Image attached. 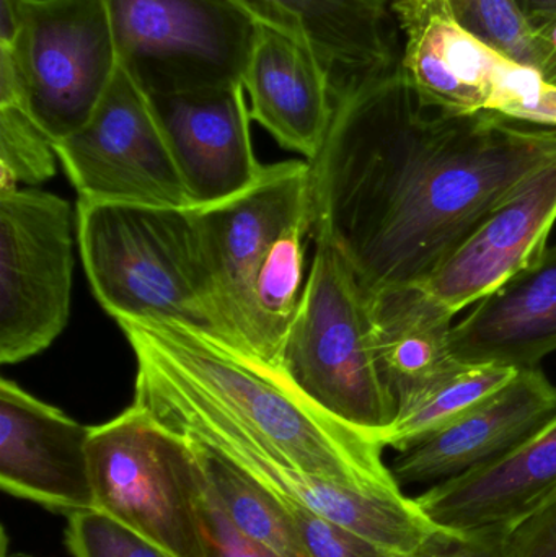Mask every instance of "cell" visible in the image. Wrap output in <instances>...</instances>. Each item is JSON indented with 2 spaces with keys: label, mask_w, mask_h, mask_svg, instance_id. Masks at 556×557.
Returning a JSON list of instances; mask_svg holds the SVG:
<instances>
[{
  "label": "cell",
  "mask_w": 556,
  "mask_h": 557,
  "mask_svg": "<svg viewBox=\"0 0 556 557\" xmlns=\"http://www.w3.org/2000/svg\"><path fill=\"white\" fill-rule=\"evenodd\" d=\"M65 546L72 557H170L98 510L67 516Z\"/></svg>",
  "instance_id": "cell-27"
},
{
  "label": "cell",
  "mask_w": 556,
  "mask_h": 557,
  "mask_svg": "<svg viewBox=\"0 0 556 557\" xmlns=\"http://www.w3.org/2000/svg\"><path fill=\"white\" fill-rule=\"evenodd\" d=\"M368 298L379 357L398 405L459 363L453 352L456 313L427 285L387 288Z\"/></svg>",
  "instance_id": "cell-21"
},
{
  "label": "cell",
  "mask_w": 556,
  "mask_h": 557,
  "mask_svg": "<svg viewBox=\"0 0 556 557\" xmlns=\"http://www.w3.org/2000/svg\"><path fill=\"white\" fill-rule=\"evenodd\" d=\"M258 25L316 52L332 87L394 64L385 36L388 0H234Z\"/></svg>",
  "instance_id": "cell-20"
},
{
  "label": "cell",
  "mask_w": 556,
  "mask_h": 557,
  "mask_svg": "<svg viewBox=\"0 0 556 557\" xmlns=\"http://www.w3.org/2000/svg\"><path fill=\"white\" fill-rule=\"evenodd\" d=\"M532 32L556 20V0H516Z\"/></svg>",
  "instance_id": "cell-33"
},
{
  "label": "cell",
  "mask_w": 556,
  "mask_h": 557,
  "mask_svg": "<svg viewBox=\"0 0 556 557\" xmlns=\"http://www.w3.org/2000/svg\"><path fill=\"white\" fill-rule=\"evenodd\" d=\"M185 441L195 450L222 509L245 536L281 557H310L286 500L274 496L211 448Z\"/></svg>",
  "instance_id": "cell-23"
},
{
  "label": "cell",
  "mask_w": 556,
  "mask_h": 557,
  "mask_svg": "<svg viewBox=\"0 0 556 557\" xmlns=\"http://www.w3.org/2000/svg\"><path fill=\"white\" fill-rule=\"evenodd\" d=\"M202 539L208 557H281L245 536L228 519L206 480L201 499Z\"/></svg>",
  "instance_id": "cell-29"
},
{
  "label": "cell",
  "mask_w": 556,
  "mask_h": 557,
  "mask_svg": "<svg viewBox=\"0 0 556 557\" xmlns=\"http://www.w3.org/2000/svg\"><path fill=\"white\" fill-rule=\"evenodd\" d=\"M95 510L170 557H208L201 499L206 476L191 445L131 405L91 428Z\"/></svg>",
  "instance_id": "cell-7"
},
{
  "label": "cell",
  "mask_w": 556,
  "mask_h": 557,
  "mask_svg": "<svg viewBox=\"0 0 556 557\" xmlns=\"http://www.w3.org/2000/svg\"><path fill=\"white\" fill-rule=\"evenodd\" d=\"M457 22L490 48L542 72L544 51L516 0H447Z\"/></svg>",
  "instance_id": "cell-24"
},
{
  "label": "cell",
  "mask_w": 556,
  "mask_h": 557,
  "mask_svg": "<svg viewBox=\"0 0 556 557\" xmlns=\"http://www.w3.org/2000/svg\"><path fill=\"white\" fill-rule=\"evenodd\" d=\"M534 35L539 45H541L542 51H544L542 75H544L545 81L556 85V20L542 26V28L535 29Z\"/></svg>",
  "instance_id": "cell-34"
},
{
  "label": "cell",
  "mask_w": 556,
  "mask_h": 557,
  "mask_svg": "<svg viewBox=\"0 0 556 557\" xmlns=\"http://www.w3.org/2000/svg\"><path fill=\"white\" fill-rule=\"evenodd\" d=\"M3 542H2V557H32V556H25V555H10L9 553V548H7V546H9V542H7V535H5V532H3Z\"/></svg>",
  "instance_id": "cell-35"
},
{
  "label": "cell",
  "mask_w": 556,
  "mask_h": 557,
  "mask_svg": "<svg viewBox=\"0 0 556 557\" xmlns=\"http://www.w3.org/2000/svg\"><path fill=\"white\" fill-rule=\"evenodd\" d=\"M415 499L441 529L506 532L556 499V414L502 457Z\"/></svg>",
  "instance_id": "cell-15"
},
{
  "label": "cell",
  "mask_w": 556,
  "mask_h": 557,
  "mask_svg": "<svg viewBox=\"0 0 556 557\" xmlns=\"http://www.w3.org/2000/svg\"><path fill=\"white\" fill-rule=\"evenodd\" d=\"M485 110L532 126L556 127V85L538 69L503 58Z\"/></svg>",
  "instance_id": "cell-26"
},
{
  "label": "cell",
  "mask_w": 556,
  "mask_h": 557,
  "mask_svg": "<svg viewBox=\"0 0 556 557\" xmlns=\"http://www.w3.org/2000/svg\"><path fill=\"white\" fill-rule=\"evenodd\" d=\"M251 120L307 162L322 147L333 117L330 72L316 52L291 36L258 25L244 72Z\"/></svg>",
  "instance_id": "cell-17"
},
{
  "label": "cell",
  "mask_w": 556,
  "mask_h": 557,
  "mask_svg": "<svg viewBox=\"0 0 556 557\" xmlns=\"http://www.w3.org/2000/svg\"><path fill=\"white\" fill-rule=\"evenodd\" d=\"M309 160L312 238L368 294L427 284L482 222L556 159V127L421 100L400 64L333 88Z\"/></svg>",
  "instance_id": "cell-1"
},
{
  "label": "cell",
  "mask_w": 556,
  "mask_h": 557,
  "mask_svg": "<svg viewBox=\"0 0 556 557\" xmlns=\"http://www.w3.org/2000/svg\"><path fill=\"white\" fill-rule=\"evenodd\" d=\"M404 29L400 65L421 100L453 113L486 108L505 55L467 32L447 0H392Z\"/></svg>",
  "instance_id": "cell-19"
},
{
  "label": "cell",
  "mask_w": 556,
  "mask_h": 557,
  "mask_svg": "<svg viewBox=\"0 0 556 557\" xmlns=\"http://www.w3.org/2000/svg\"><path fill=\"white\" fill-rule=\"evenodd\" d=\"M26 2L28 0H0V46L15 41L25 20Z\"/></svg>",
  "instance_id": "cell-32"
},
{
  "label": "cell",
  "mask_w": 556,
  "mask_h": 557,
  "mask_svg": "<svg viewBox=\"0 0 556 557\" xmlns=\"http://www.w3.org/2000/svg\"><path fill=\"white\" fill-rule=\"evenodd\" d=\"M519 372L493 363H457L446 375L398 405L397 419L384 435L385 448L404 451L413 447L492 398Z\"/></svg>",
  "instance_id": "cell-22"
},
{
  "label": "cell",
  "mask_w": 556,
  "mask_h": 557,
  "mask_svg": "<svg viewBox=\"0 0 556 557\" xmlns=\"http://www.w3.org/2000/svg\"><path fill=\"white\" fill-rule=\"evenodd\" d=\"M74 212L41 189L0 191V362L48 349L71 313Z\"/></svg>",
  "instance_id": "cell-10"
},
{
  "label": "cell",
  "mask_w": 556,
  "mask_h": 557,
  "mask_svg": "<svg viewBox=\"0 0 556 557\" xmlns=\"http://www.w3.org/2000/svg\"><path fill=\"white\" fill-rule=\"evenodd\" d=\"M277 367L310 401L384 444L398 399L379 357L368 294L322 242H316Z\"/></svg>",
  "instance_id": "cell-6"
},
{
  "label": "cell",
  "mask_w": 556,
  "mask_h": 557,
  "mask_svg": "<svg viewBox=\"0 0 556 557\" xmlns=\"http://www.w3.org/2000/svg\"><path fill=\"white\" fill-rule=\"evenodd\" d=\"M149 98L193 208L227 201L260 180L244 84Z\"/></svg>",
  "instance_id": "cell-13"
},
{
  "label": "cell",
  "mask_w": 556,
  "mask_h": 557,
  "mask_svg": "<svg viewBox=\"0 0 556 557\" xmlns=\"http://www.w3.org/2000/svg\"><path fill=\"white\" fill-rule=\"evenodd\" d=\"M413 557H505L502 533H459L440 529Z\"/></svg>",
  "instance_id": "cell-31"
},
{
  "label": "cell",
  "mask_w": 556,
  "mask_h": 557,
  "mask_svg": "<svg viewBox=\"0 0 556 557\" xmlns=\"http://www.w3.org/2000/svg\"><path fill=\"white\" fill-rule=\"evenodd\" d=\"M212 304L232 346L280 366L312 238L309 162L264 165L251 188L193 208Z\"/></svg>",
  "instance_id": "cell-3"
},
{
  "label": "cell",
  "mask_w": 556,
  "mask_h": 557,
  "mask_svg": "<svg viewBox=\"0 0 556 557\" xmlns=\"http://www.w3.org/2000/svg\"><path fill=\"white\" fill-rule=\"evenodd\" d=\"M78 248L114 320L163 321L225 341L193 209L77 201Z\"/></svg>",
  "instance_id": "cell-4"
},
{
  "label": "cell",
  "mask_w": 556,
  "mask_h": 557,
  "mask_svg": "<svg viewBox=\"0 0 556 557\" xmlns=\"http://www.w3.org/2000/svg\"><path fill=\"white\" fill-rule=\"evenodd\" d=\"M120 65L149 97L242 84L258 23L234 0H108Z\"/></svg>",
  "instance_id": "cell-8"
},
{
  "label": "cell",
  "mask_w": 556,
  "mask_h": 557,
  "mask_svg": "<svg viewBox=\"0 0 556 557\" xmlns=\"http://www.w3.org/2000/svg\"><path fill=\"white\" fill-rule=\"evenodd\" d=\"M555 222L556 159L526 178L424 285L457 314L538 260Z\"/></svg>",
  "instance_id": "cell-14"
},
{
  "label": "cell",
  "mask_w": 556,
  "mask_h": 557,
  "mask_svg": "<svg viewBox=\"0 0 556 557\" xmlns=\"http://www.w3.org/2000/svg\"><path fill=\"white\" fill-rule=\"evenodd\" d=\"M118 324L134 356L182 380L297 470L356 493L405 494L385 465V445L310 401L280 367L183 324Z\"/></svg>",
  "instance_id": "cell-2"
},
{
  "label": "cell",
  "mask_w": 556,
  "mask_h": 557,
  "mask_svg": "<svg viewBox=\"0 0 556 557\" xmlns=\"http://www.w3.org/2000/svg\"><path fill=\"white\" fill-rule=\"evenodd\" d=\"M54 143L16 107H0V191L36 186L55 175Z\"/></svg>",
  "instance_id": "cell-25"
},
{
  "label": "cell",
  "mask_w": 556,
  "mask_h": 557,
  "mask_svg": "<svg viewBox=\"0 0 556 557\" xmlns=\"http://www.w3.org/2000/svg\"><path fill=\"white\" fill-rule=\"evenodd\" d=\"M287 506L310 557H397L307 507Z\"/></svg>",
  "instance_id": "cell-28"
},
{
  "label": "cell",
  "mask_w": 556,
  "mask_h": 557,
  "mask_svg": "<svg viewBox=\"0 0 556 557\" xmlns=\"http://www.w3.org/2000/svg\"><path fill=\"white\" fill-rule=\"evenodd\" d=\"M556 414V386L539 369L521 370L492 398L398 451L392 473L404 486L443 483L502 457Z\"/></svg>",
  "instance_id": "cell-16"
},
{
  "label": "cell",
  "mask_w": 556,
  "mask_h": 557,
  "mask_svg": "<svg viewBox=\"0 0 556 557\" xmlns=\"http://www.w3.org/2000/svg\"><path fill=\"white\" fill-rule=\"evenodd\" d=\"M499 533L505 557H556V499Z\"/></svg>",
  "instance_id": "cell-30"
},
{
  "label": "cell",
  "mask_w": 556,
  "mask_h": 557,
  "mask_svg": "<svg viewBox=\"0 0 556 557\" xmlns=\"http://www.w3.org/2000/svg\"><path fill=\"white\" fill-rule=\"evenodd\" d=\"M136 362L133 405L173 434L211 448L274 496L307 507L397 557H413L441 529L407 494L356 493L297 470L182 380L147 357L136 356Z\"/></svg>",
  "instance_id": "cell-5"
},
{
  "label": "cell",
  "mask_w": 556,
  "mask_h": 557,
  "mask_svg": "<svg viewBox=\"0 0 556 557\" xmlns=\"http://www.w3.org/2000/svg\"><path fill=\"white\" fill-rule=\"evenodd\" d=\"M556 350V245L477 301L454 326L459 362L538 369Z\"/></svg>",
  "instance_id": "cell-18"
},
{
  "label": "cell",
  "mask_w": 556,
  "mask_h": 557,
  "mask_svg": "<svg viewBox=\"0 0 556 557\" xmlns=\"http://www.w3.org/2000/svg\"><path fill=\"white\" fill-rule=\"evenodd\" d=\"M91 428L0 380V487L18 499L71 516L95 510Z\"/></svg>",
  "instance_id": "cell-12"
},
{
  "label": "cell",
  "mask_w": 556,
  "mask_h": 557,
  "mask_svg": "<svg viewBox=\"0 0 556 557\" xmlns=\"http://www.w3.org/2000/svg\"><path fill=\"white\" fill-rule=\"evenodd\" d=\"M54 149L78 199L193 209L149 95L121 65L88 123Z\"/></svg>",
  "instance_id": "cell-11"
},
{
  "label": "cell",
  "mask_w": 556,
  "mask_h": 557,
  "mask_svg": "<svg viewBox=\"0 0 556 557\" xmlns=\"http://www.w3.org/2000/svg\"><path fill=\"white\" fill-rule=\"evenodd\" d=\"M0 48L22 75L20 110L54 144L88 123L120 69L108 0H28L15 41Z\"/></svg>",
  "instance_id": "cell-9"
}]
</instances>
